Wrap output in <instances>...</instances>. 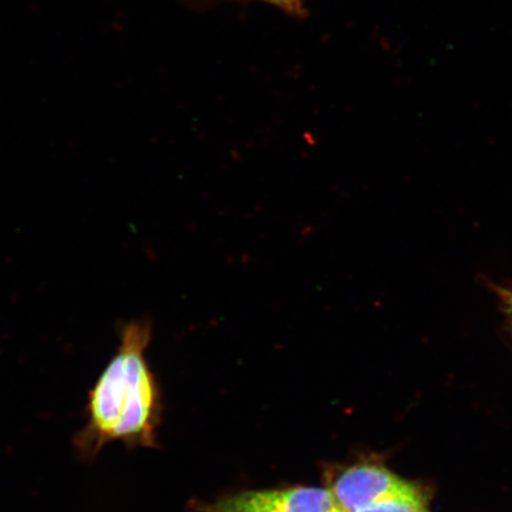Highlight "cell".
<instances>
[{
	"label": "cell",
	"mask_w": 512,
	"mask_h": 512,
	"mask_svg": "<svg viewBox=\"0 0 512 512\" xmlns=\"http://www.w3.org/2000/svg\"><path fill=\"white\" fill-rule=\"evenodd\" d=\"M330 491L338 507L347 512H357L387 499L424 497L414 485L377 465L350 467Z\"/></svg>",
	"instance_id": "cell-2"
},
{
	"label": "cell",
	"mask_w": 512,
	"mask_h": 512,
	"mask_svg": "<svg viewBox=\"0 0 512 512\" xmlns=\"http://www.w3.org/2000/svg\"><path fill=\"white\" fill-rule=\"evenodd\" d=\"M511 304H512V300H511Z\"/></svg>",
	"instance_id": "cell-7"
},
{
	"label": "cell",
	"mask_w": 512,
	"mask_h": 512,
	"mask_svg": "<svg viewBox=\"0 0 512 512\" xmlns=\"http://www.w3.org/2000/svg\"><path fill=\"white\" fill-rule=\"evenodd\" d=\"M334 512H347V511H344L342 508H339L338 505H337V507L334 510Z\"/></svg>",
	"instance_id": "cell-6"
},
{
	"label": "cell",
	"mask_w": 512,
	"mask_h": 512,
	"mask_svg": "<svg viewBox=\"0 0 512 512\" xmlns=\"http://www.w3.org/2000/svg\"><path fill=\"white\" fill-rule=\"evenodd\" d=\"M357 512H430L426 508L425 497H401L387 499L370 505Z\"/></svg>",
	"instance_id": "cell-4"
},
{
	"label": "cell",
	"mask_w": 512,
	"mask_h": 512,
	"mask_svg": "<svg viewBox=\"0 0 512 512\" xmlns=\"http://www.w3.org/2000/svg\"><path fill=\"white\" fill-rule=\"evenodd\" d=\"M336 507L330 490L296 486L241 492L204 505L202 512H334Z\"/></svg>",
	"instance_id": "cell-3"
},
{
	"label": "cell",
	"mask_w": 512,
	"mask_h": 512,
	"mask_svg": "<svg viewBox=\"0 0 512 512\" xmlns=\"http://www.w3.org/2000/svg\"><path fill=\"white\" fill-rule=\"evenodd\" d=\"M150 338L151 326L144 320L121 328L117 355L89 393L87 424L75 435L82 459H94L114 440L151 443L156 388L144 357Z\"/></svg>",
	"instance_id": "cell-1"
},
{
	"label": "cell",
	"mask_w": 512,
	"mask_h": 512,
	"mask_svg": "<svg viewBox=\"0 0 512 512\" xmlns=\"http://www.w3.org/2000/svg\"><path fill=\"white\" fill-rule=\"evenodd\" d=\"M259 2L273 5L275 8L283 10L286 14L294 17L306 16L307 10L304 0H259Z\"/></svg>",
	"instance_id": "cell-5"
}]
</instances>
